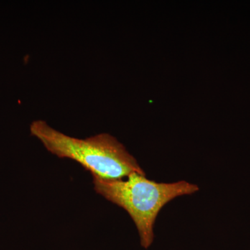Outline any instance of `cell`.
<instances>
[{"instance_id":"obj_1","label":"cell","mask_w":250,"mask_h":250,"mask_svg":"<svg viewBox=\"0 0 250 250\" xmlns=\"http://www.w3.org/2000/svg\"><path fill=\"white\" fill-rule=\"evenodd\" d=\"M31 134L59 158L79 163L92 175L106 179H123L133 172L146 175L139 163L113 136L100 134L85 139L62 134L45 121L31 123Z\"/></svg>"},{"instance_id":"obj_2","label":"cell","mask_w":250,"mask_h":250,"mask_svg":"<svg viewBox=\"0 0 250 250\" xmlns=\"http://www.w3.org/2000/svg\"><path fill=\"white\" fill-rule=\"evenodd\" d=\"M93 177L95 192L129 213L139 231L141 245L146 248L152 243L153 228L163 207L176 197L199 190L198 186L186 181L157 183L137 172L129 174L126 180Z\"/></svg>"}]
</instances>
